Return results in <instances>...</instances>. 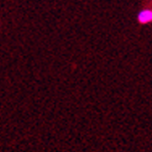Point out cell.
<instances>
[{
    "mask_svg": "<svg viewBox=\"0 0 152 152\" xmlns=\"http://www.w3.org/2000/svg\"><path fill=\"white\" fill-rule=\"evenodd\" d=\"M137 22L141 25H147L152 22V9H142L137 12Z\"/></svg>",
    "mask_w": 152,
    "mask_h": 152,
    "instance_id": "obj_1",
    "label": "cell"
}]
</instances>
